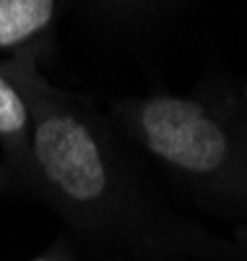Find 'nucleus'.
Returning a JSON list of instances; mask_svg holds the SVG:
<instances>
[{
	"label": "nucleus",
	"instance_id": "obj_8",
	"mask_svg": "<svg viewBox=\"0 0 247 261\" xmlns=\"http://www.w3.org/2000/svg\"><path fill=\"white\" fill-rule=\"evenodd\" d=\"M0 180H3V170H0Z\"/></svg>",
	"mask_w": 247,
	"mask_h": 261
},
{
	"label": "nucleus",
	"instance_id": "obj_1",
	"mask_svg": "<svg viewBox=\"0 0 247 261\" xmlns=\"http://www.w3.org/2000/svg\"><path fill=\"white\" fill-rule=\"evenodd\" d=\"M3 65L32 120L26 193L47 204L86 261H232L247 248L179 212L109 123L42 76L21 50Z\"/></svg>",
	"mask_w": 247,
	"mask_h": 261
},
{
	"label": "nucleus",
	"instance_id": "obj_4",
	"mask_svg": "<svg viewBox=\"0 0 247 261\" xmlns=\"http://www.w3.org/2000/svg\"><path fill=\"white\" fill-rule=\"evenodd\" d=\"M55 11L52 0H0V50L21 53L52 24Z\"/></svg>",
	"mask_w": 247,
	"mask_h": 261
},
{
	"label": "nucleus",
	"instance_id": "obj_5",
	"mask_svg": "<svg viewBox=\"0 0 247 261\" xmlns=\"http://www.w3.org/2000/svg\"><path fill=\"white\" fill-rule=\"evenodd\" d=\"M237 241H239V243L247 248V232H237Z\"/></svg>",
	"mask_w": 247,
	"mask_h": 261
},
{
	"label": "nucleus",
	"instance_id": "obj_6",
	"mask_svg": "<svg viewBox=\"0 0 247 261\" xmlns=\"http://www.w3.org/2000/svg\"><path fill=\"white\" fill-rule=\"evenodd\" d=\"M32 261H57V258H52V256H39V258H32Z\"/></svg>",
	"mask_w": 247,
	"mask_h": 261
},
{
	"label": "nucleus",
	"instance_id": "obj_3",
	"mask_svg": "<svg viewBox=\"0 0 247 261\" xmlns=\"http://www.w3.org/2000/svg\"><path fill=\"white\" fill-rule=\"evenodd\" d=\"M0 146L11 175L26 191L32 178V120L24 97L0 65Z\"/></svg>",
	"mask_w": 247,
	"mask_h": 261
},
{
	"label": "nucleus",
	"instance_id": "obj_7",
	"mask_svg": "<svg viewBox=\"0 0 247 261\" xmlns=\"http://www.w3.org/2000/svg\"><path fill=\"white\" fill-rule=\"evenodd\" d=\"M232 261H247V253H244V256H239V258H232Z\"/></svg>",
	"mask_w": 247,
	"mask_h": 261
},
{
	"label": "nucleus",
	"instance_id": "obj_2",
	"mask_svg": "<svg viewBox=\"0 0 247 261\" xmlns=\"http://www.w3.org/2000/svg\"><path fill=\"white\" fill-rule=\"evenodd\" d=\"M107 118L164 191L247 232V84L120 99Z\"/></svg>",
	"mask_w": 247,
	"mask_h": 261
}]
</instances>
